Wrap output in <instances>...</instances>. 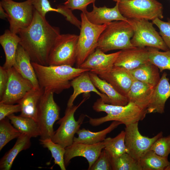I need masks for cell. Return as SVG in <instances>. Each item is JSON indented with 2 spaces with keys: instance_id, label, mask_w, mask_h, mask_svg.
Wrapping results in <instances>:
<instances>
[{
  "instance_id": "6da1fadb",
  "label": "cell",
  "mask_w": 170,
  "mask_h": 170,
  "mask_svg": "<svg viewBox=\"0 0 170 170\" xmlns=\"http://www.w3.org/2000/svg\"><path fill=\"white\" fill-rule=\"evenodd\" d=\"M18 34L20 38L19 44L28 54L31 62L48 65L50 52L60 34V28L51 25L45 17L34 9L31 22Z\"/></svg>"
},
{
  "instance_id": "7a4b0ae2",
  "label": "cell",
  "mask_w": 170,
  "mask_h": 170,
  "mask_svg": "<svg viewBox=\"0 0 170 170\" xmlns=\"http://www.w3.org/2000/svg\"><path fill=\"white\" fill-rule=\"evenodd\" d=\"M39 87L44 91L59 94L71 86V81L90 70L68 65H43L31 62Z\"/></svg>"
},
{
  "instance_id": "3957f363",
  "label": "cell",
  "mask_w": 170,
  "mask_h": 170,
  "mask_svg": "<svg viewBox=\"0 0 170 170\" xmlns=\"http://www.w3.org/2000/svg\"><path fill=\"white\" fill-rule=\"evenodd\" d=\"M92 107L97 112L103 111L107 114L106 116L97 118L86 115L89 118V124L93 126L115 121H119L126 126L143 120L147 113V109L131 102L125 105H116L105 103L100 98L94 103Z\"/></svg>"
},
{
  "instance_id": "277c9868",
  "label": "cell",
  "mask_w": 170,
  "mask_h": 170,
  "mask_svg": "<svg viewBox=\"0 0 170 170\" xmlns=\"http://www.w3.org/2000/svg\"><path fill=\"white\" fill-rule=\"evenodd\" d=\"M133 31L128 21L115 20L108 24L100 34L96 48L104 53L134 48L131 42Z\"/></svg>"
},
{
  "instance_id": "5b68a950",
  "label": "cell",
  "mask_w": 170,
  "mask_h": 170,
  "mask_svg": "<svg viewBox=\"0 0 170 170\" xmlns=\"http://www.w3.org/2000/svg\"><path fill=\"white\" fill-rule=\"evenodd\" d=\"M81 25L78 40L76 67L79 68L88 56L96 48L99 37L107 24L94 25L87 19L85 14H81Z\"/></svg>"
},
{
  "instance_id": "8992f818",
  "label": "cell",
  "mask_w": 170,
  "mask_h": 170,
  "mask_svg": "<svg viewBox=\"0 0 170 170\" xmlns=\"http://www.w3.org/2000/svg\"><path fill=\"white\" fill-rule=\"evenodd\" d=\"M84 94V98L78 104L66 108L64 116L57 122L60 126L54 131L51 139L64 148L73 143L75 134L80 129L86 116L82 114L77 121L74 116L77 109L89 97V93Z\"/></svg>"
},
{
  "instance_id": "52a82bcc",
  "label": "cell",
  "mask_w": 170,
  "mask_h": 170,
  "mask_svg": "<svg viewBox=\"0 0 170 170\" xmlns=\"http://www.w3.org/2000/svg\"><path fill=\"white\" fill-rule=\"evenodd\" d=\"M127 19L133 31L131 42L134 47H153L164 51L169 50L152 22L145 19Z\"/></svg>"
},
{
  "instance_id": "ba28073f",
  "label": "cell",
  "mask_w": 170,
  "mask_h": 170,
  "mask_svg": "<svg viewBox=\"0 0 170 170\" xmlns=\"http://www.w3.org/2000/svg\"><path fill=\"white\" fill-rule=\"evenodd\" d=\"M118 7L127 19L152 20L163 18L162 4L156 0H122L118 3Z\"/></svg>"
},
{
  "instance_id": "9c48e42d",
  "label": "cell",
  "mask_w": 170,
  "mask_h": 170,
  "mask_svg": "<svg viewBox=\"0 0 170 170\" xmlns=\"http://www.w3.org/2000/svg\"><path fill=\"white\" fill-rule=\"evenodd\" d=\"M54 93L44 91L39 104L37 122L40 130V139H51L54 124L60 119V108L55 101Z\"/></svg>"
},
{
  "instance_id": "30bf717a",
  "label": "cell",
  "mask_w": 170,
  "mask_h": 170,
  "mask_svg": "<svg viewBox=\"0 0 170 170\" xmlns=\"http://www.w3.org/2000/svg\"><path fill=\"white\" fill-rule=\"evenodd\" d=\"M78 37L75 34H60L50 52L48 65L73 66L76 62Z\"/></svg>"
},
{
  "instance_id": "8fae6325",
  "label": "cell",
  "mask_w": 170,
  "mask_h": 170,
  "mask_svg": "<svg viewBox=\"0 0 170 170\" xmlns=\"http://www.w3.org/2000/svg\"><path fill=\"white\" fill-rule=\"evenodd\" d=\"M0 4L8 14L9 30L18 34L21 30L27 27L31 22L34 8L31 0L18 2L13 0H1Z\"/></svg>"
},
{
  "instance_id": "7c38bea8",
  "label": "cell",
  "mask_w": 170,
  "mask_h": 170,
  "mask_svg": "<svg viewBox=\"0 0 170 170\" xmlns=\"http://www.w3.org/2000/svg\"><path fill=\"white\" fill-rule=\"evenodd\" d=\"M138 122L126 126L124 131L127 153L139 161L145 153L150 150L154 143L163 136V133L160 132L152 138L143 136L139 131Z\"/></svg>"
},
{
  "instance_id": "4fadbf2b",
  "label": "cell",
  "mask_w": 170,
  "mask_h": 170,
  "mask_svg": "<svg viewBox=\"0 0 170 170\" xmlns=\"http://www.w3.org/2000/svg\"><path fill=\"white\" fill-rule=\"evenodd\" d=\"M8 79L0 102L14 104L18 103L26 93L34 87L28 80L23 77L12 67L8 69Z\"/></svg>"
},
{
  "instance_id": "5bb4252c",
  "label": "cell",
  "mask_w": 170,
  "mask_h": 170,
  "mask_svg": "<svg viewBox=\"0 0 170 170\" xmlns=\"http://www.w3.org/2000/svg\"><path fill=\"white\" fill-rule=\"evenodd\" d=\"M105 147L103 141L93 144L73 142L71 145L65 148V165L67 167L71 160L75 157H83L88 161L89 165L88 170H89Z\"/></svg>"
},
{
  "instance_id": "9a60e30c",
  "label": "cell",
  "mask_w": 170,
  "mask_h": 170,
  "mask_svg": "<svg viewBox=\"0 0 170 170\" xmlns=\"http://www.w3.org/2000/svg\"><path fill=\"white\" fill-rule=\"evenodd\" d=\"M97 75L109 83L119 93L126 97L134 79L129 70L115 65Z\"/></svg>"
},
{
  "instance_id": "2e32d148",
  "label": "cell",
  "mask_w": 170,
  "mask_h": 170,
  "mask_svg": "<svg viewBox=\"0 0 170 170\" xmlns=\"http://www.w3.org/2000/svg\"><path fill=\"white\" fill-rule=\"evenodd\" d=\"M120 52L107 54L96 48L79 68L89 69L90 71L98 75L108 71L114 65Z\"/></svg>"
},
{
  "instance_id": "e0dca14e",
  "label": "cell",
  "mask_w": 170,
  "mask_h": 170,
  "mask_svg": "<svg viewBox=\"0 0 170 170\" xmlns=\"http://www.w3.org/2000/svg\"><path fill=\"white\" fill-rule=\"evenodd\" d=\"M149 62L147 48L135 47L120 50L114 65L131 70Z\"/></svg>"
},
{
  "instance_id": "ac0fdd59",
  "label": "cell",
  "mask_w": 170,
  "mask_h": 170,
  "mask_svg": "<svg viewBox=\"0 0 170 170\" xmlns=\"http://www.w3.org/2000/svg\"><path fill=\"white\" fill-rule=\"evenodd\" d=\"M71 86L73 89L72 94L70 97L67 103V108L73 105L76 98L80 94L94 92L98 95L105 103L109 104V99L105 94L99 92L93 83L90 77L89 71L84 72L71 81Z\"/></svg>"
},
{
  "instance_id": "d6986e66",
  "label": "cell",
  "mask_w": 170,
  "mask_h": 170,
  "mask_svg": "<svg viewBox=\"0 0 170 170\" xmlns=\"http://www.w3.org/2000/svg\"><path fill=\"white\" fill-rule=\"evenodd\" d=\"M167 76V73L164 72L154 88L150 102L147 109V113L164 112L166 102L170 97V84Z\"/></svg>"
},
{
  "instance_id": "ffe728a7",
  "label": "cell",
  "mask_w": 170,
  "mask_h": 170,
  "mask_svg": "<svg viewBox=\"0 0 170 170\" xmlns=\"http://www.w3.org/2000/svg\"><path fill=\"white\" fill-rule=\"evenodd\" d=\"M93 4L92 10L91 12L87 11L85 13L88 20L92 24L101 25L108 24L113 21H128V19L120 13L117 2L112 8H107L105 6L98 7L94 3Z\"/></svg>"
},
{
  "instance_id": "44dd1931",
  "label": "cell",
  "mask_w": 170,
  "mask_h": 170,
  "mask_svg": "<svg viewBox=\"0 0 170 170\" xmlns=\"http://www.w3.org/2000/svg\"><path fill=\"white\" fill-rule=\"evenodd\" d=\"M154 88L134 79L127 96L128 102L147 109L150 102Z\"/></svg>"
},
{
  "instance_id": "7402d4cb",
  "label": "cell",
  "mask_w": 170,
  "mask_h": 170,
  "mask_svg": "<svg viewBox=\"0 0 170 170\" xmlns=\"http://www.w3.org/2000/svg\"><path fill=\"white\" fill-rule=\"evenodd\" d=\"M23 77L29 81L35 88H39L37 76L27 52L19 44L13 66Z\"/></svg>"
},
{
  "instance_id": "603a6c76",
  "label": "cell",
  "mask_w": 170,
  "mask_h": 170,
  "mask_svg": "<svg viewBox=\"0 0 170 170\" xmlns=\"http://www.w3.org/2000/svg\"><path fill=\"white\" fill-rule=\"evenodd\" d=\"M43 92L40 88H33L27 92L17 103L20 106V115L37 121L38 106Z\"/></svg>"
},
{
  "instance_id": "cb8c5ba5",
  "label": "cell",
  "mask_w": 170,
  "mask_h": 170,
  "mask_svg": "<svg viewBox=\"0 0 170 170\" xmlns=\"http://www.w3.org/2000/svg\"><path fill=\"white\" fill-rule=\"evenodd\" d=\"M20 38L17 34L11 32L10 30H6L0 36V43L5 56V62L3 66L8 69L13 67L14 64L17 50Z\"/></svg>"
},
{
  "instance_id": "d4e9b609",
  "label": "cell",
  "mask_w": 170,
  "mask_h": 170,
  "mask_svg": "<svg viewBox=\"0 0 170 170\" xmlns=\"http://www.w3.org/2000/svg\"><path fill=\"white\" fill-rule=\"evenodd\" d=\"M90 79L96 88L108 97L110 104L123 106L128 103L127 97L119 93L108 82L97 74L89 71Z\"/></svg>"
},
{
  "instance_id": "484cf974",
  "label": "cell",
  "mask_w": 170,
  "mask_h": 170,
  "mask_svg": "<svg viewBox=\"0 0 170 170\" xmlns=\"http://www.w3.org/2000/svg\"><path fill=\"white\" fill-rule=\"evenodd\" d=\"M122 122L116 121H113L106 128L97 132H93L83 128L77 132V137H74L73 142L88 144H93L103 141L106 135L116 128Z\"/></svg>"
},
{
  "instance_id": "4316f807",
  "label": "cell",
  "mask_w": 170,
  "mask_h": 170,
  "mask_svg": "<svg viewBox=\"0 0 170 170\" xmlns=\"http://www.w3.org/2000/svg\"><path fill=\"white\" fill-rule=\"evenodd\" d=\"M31 138L27 135L22 133L17 139L13 147L7 151L0 160V170H10L13 162L19 153L26 150L31 145Z\"/></svg>"
},
{
  "instance_id": "83f0119b",
  "label": "cell",
  "mask_w": 170,
  "mask_h": 170,
  "mask_svg": "<svg viewBox=\"0 0 170 170\" xmlns=\"http://www.w3.org/2000/svg\"><path fill=\"white\" fill-rule=\"evenodd\" d=\"M129 71L135 79L154 87L157 85L161 78L158 68L150 62Z\"/></svg>"
},
{
  "instance_id": "f1b7e54d",
  "label": "cell",
  "mask_w": 170,
  "mask_h": 170,
  "mask_svg": "<svg viewBox=\"0 0 170 170\" xmlns=\"http://www.w3.org/2000/svg\"><path fill=\"white\" fill-rule=\"evenodd\" d=\"M11 123L22 133L25 134L31 138L40 136L41 132L38 123L32 118L14 114L7 117Z\"/></svg>"
},
{
  "instance_id": "f546056e",
  "label": "cell",
  "mask_w": 170,
  "mask_h": 170,
  "mask_svg": "<svg viewBox=\"0 0 170 170\" xmlns=\"http://www.w3.org/2000/svg\"><path fill=\"white\" fill-rule=\"evenodd\" d=\"M169 162L167 157L159 156L151 150L145 153L139 161L142 170H165Z\"/></svg>"
},
{
  "instance_id": "4dcf8cb0",
  "label": "cell",
  "mask_w": 170,
  "mask_h": 170,
  "mask_svg": "<svg viewBox=\"0 0 170 170\" xmlns=\"http://www.w3.org/2000/svg\"><path fill=\"white\" fill-rule=\"evenodd\" d=\"M125 138V131H122L115 137H108L103 141L105 145L104 149L111 158L118 157L127 153Z\"/></svg>"
},
{
  "instance_id": "1f68e13d",
  "label": "cell",
  "mask_w": 170,
  "mask_h": 170,
  "mask_svg": "<svg viewBox=\"0 0 170 170\" xmlns=\"http://www.w3.org/2000/svg\"><path fill=\"white\" fill-rule=\"evenodd\" d=\"M149 61L156 66L160 72L165 70L170 71V50L161 52L159 49L147 47Z\"/></svg>"
},
{
  "instance_id": "d6a6232c",
  "label": "cell",
  "mask_w": 170,
  "mask_h": 170,
  "mask_svg": "<svg viewBox=\"0 0 170 170\" xmlns=\"http://www.w3.org/2000/svg\"><path fill=\"white\" fill-rule=\"evenodd\" d=\"M39 141L43 147L47 148L50 151L52 156L54 159V164L58 165L61 170H65L64 162L65 148L54 142L51 138L40 139Z\"/></svg>"
},
{
  "instance_id": "836d02e7",
  "label": "cell",
  "mask_w": 170,
  "mask_h": 170,
  "mask_svg": "<svg viewBox=\"0 0 170 170\" xmlns=\"http://www.w3.org/2000/svg\"><path fill=\"white\" fill-rule=\"evenodd\" d=\"M9 120L6 117L0 120V151L9 142L17 138L22 133L12 125Z\"/></svg>"
},
{
  "instance_id": "e575fe53",
  "label": "cell",
  "mask_w": 170,
  "mask_h": 170,
  "mask_svg": "<svg viewBox=\"0 0 170 170\" xmlns=\"http://www.w3.org/2000/svg\"><path fill=\"white\" fill-rule=\"evenodd\" d=\"M111 163L112 170H142L139 161L127 153L111 158Z\"/></svg>"
},
{
  "instance_id": "d590c367",
  "label": "cell",
  "mask_w": 170,
  "mask_h": 170,
  "mask_svg": "<svg viewBox=\"0 0 170 170\" xmlns=\"http://www.w3.org/2000/svg\"><path fill=\"white\" fill-rule=\"evenodd\" d=\"M150 150L158 155L167 157L170 154V135L158 139L153 144Z\"/></svg>"
},
{
  "instance_id": "8d00e7d4",
  "label": "cell",
  "mask_w": 170,
  "mask_h": 170,
  "mask_svg": "<svg viewBox=\"0 0 170 170\" xmlns=\"http://www.w3.org/2000/svg\"><path fill=\"white\" fill-rule=\"evenodd\" d=\"M152 21L159 29L160 35L167 46L170 49V19L165 22L157 18L152 20Z\"/></svg>"
},
{
  "instance_id": "74e56055",
  "label": "cell",
  "mask_w": 170,
  "mask_h": 170,
  "mask_svg": "<svg viewBox=\"0 0 170 170\" xmlns=\"http://www.w3.org/2000/svg\"><path fill=\"white\" fill-rule=\"evenodd\" d=\"M111 157L104 149L89 170H112Z\"/></svg>"
},
{
  "instance_id": "f35d334b",
  "label": "cell",
  "mask_w": 170,
  "mask_h": 170,
  "mask_svg": "<svg viewBox=\"0 0 170 170\" xmlns=\"http://www.w3.org/2000/svg\"><path fill=\"white\" fill-rule=\"evenodd\" d=\"M31 0L34 9L43 17H45L46 14L49 12L59 13V9L52 7L48 0Z\"/></svg>"
},
{
  "instance_id": "ab89813d",
  "label": "cell",
  "mask_w": 170,
  "mask_h": 170,
  "mask_svg": "<svg viewBox=\"0 0 170 170\" xmlns=\"http://www.w3.org/2000/svg\"><path fill=\"white\" fill-rule=\"evenodd\" d=\"M95 2V0H66L63 4L72 10L78 9L85 13L88 5Z\"/></svg>"
},
{
  "instance_id": "60d3db41",
  "label": "cell",
  "mask_w": 170,
  "mask_h": 170,
  "mask_svg": "<svg viewBox=\"0 0 170 170\" xmlns=\"http://www.w3.org/2000/svg\"><path fill=\"white\" fill-rule=\"evenodd\" d=\"M20 111V106L19 104L14 105L0 102V120Z\"/></svg>"
},
{
  "instance_id": "b9f144b4",
  "label": "cell",
  "mask_w": 170,
  "mask_h": 170,
  "mask_svg": "<svg viewBox=\"0 0 170 170\" xmlns=\"http://www.w3.org/2000/svg\"><path fill=\"white\" fill-rule=\"evenodd\" d=\"M60 9V14L64 16L66 20L72 24L80 29L81 21H80L73 14L72 10L64 5H58Z\"/></svg>"
},
{
  "instance_id": "7bdbcfd3",
  "label": "cell",
  "mask_w": 170,
  "mask_h": 170,
  "mask_svg": "<svg viewBox=\"0 0 170 170\" xmlns=\"http://www.w3.org/2000/svg\"><path fill=\"white\" fill-rule=\"evenodd\" d=\"M8 79L7 69L3 66H0V98L5 91Z\"/></svg>"
},
{
  "instance_id": "ee69618b",
  "label": "cell",
  "mask_w": 170,
  "mask_h": 170,
  "mask_svg": "<svg viewBox=\"0 0 170 170\" xmlns=\"http://www.w3.org/2000/svg\"><path fill=\"white\" fill-rule=\"evenodd\" d=\"M8 15L2 6L0 4V18L2 19L8 18Z\"/></svg>"
},
{
  "instance_id": "f6af8a7d",
  "label": "cell",
  "mask_w": 170,
  "mask_h": 170,
  "mask_svg": "<svg viewBox=\"0 0 170 170\" xmlns=\"http://www.w3.org/2000/svg\"><path fill=\"white\" fill-rule=\"evenodd\" d=\"M165 170H170V162L169 161V163L167 167L165 169Z\"/></svg>"
},
{
  "instance_id": "bcb514c9",
  "label": "cell",
  "mask_w": 170,
  "mask_h": 170,
  "mask_svg": "<svg viewBox=\"0 0 170 170\" xmlns=\"http://www.w3.org/2000/svg\"><path fill=\"white\" fill-rule=\"evenodd\" d=\"M114 1V2H116V3L117 2H120V1H122V0H113Z\"/></svg>"
},
{
  "instance_id": "7dc6e473",
  "label": "cell",
  "mask_w": 170,
  "mask_h": 170,
  "mask_svg": "<svg viewBox=\"0 0 170 170\" xmlns=\"http://www.w3.org/2000/svg\"><path fill=\"white\" fill-rule=\"evenodd\" d=\"M65 0L66 1V0Z\"/></svg>"
},
{
  "instance_id": "c3c4849f",
  "label": "cell",
  "mask_w": 170,
  "mask_h": 170,
  "mask_svg": "<svg viewBox=\"0 0 170 170\" xmlns=\"http://www.w3.org/2000/svg\"><path fill=\"white\" fill-rule=\"evenodd\" d=\"M95 0V1H96V0Z\"/></svg>"
}]
</instances>
